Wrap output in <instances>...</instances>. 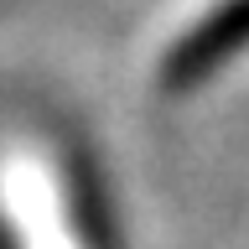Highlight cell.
Segmentation results:
<instances>
[{"mask_svg": "<svg viewBox=\"0 0 249 249\" xmlns=\"http://www.w3.org/2000/svg\"><path fill=\"white\" fill-rule=\"evenodd\" d=\"M244 42H249V0H223L218 11H208L197 26L177 42V52H171V62H166L171 83H192L197 73L218 68V62L229 57V52H239Z\"/></svg>", "mask_w": 249, "mask_h": 249, "instance_id": "1", "label": "cell"}]
</instances>
